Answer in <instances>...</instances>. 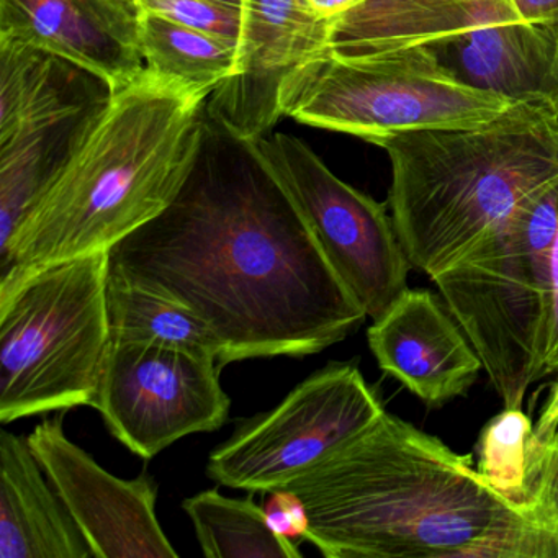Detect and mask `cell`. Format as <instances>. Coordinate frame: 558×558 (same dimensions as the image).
<instances>
[{
    "mask_svg": "<svg viewBox=\"0 0 558 558\" xmlns=\"http://www.w3.org/2000/svg\"><path fill=\"white\" fill-rule=\"evenodd\" d=\"M109 256L112 272L197 313L225 365L318 354L367 318L257 143L207 112L171 204Z\"/></svg>",
    "mask_w": 558,
    "mask_h": 558,
    "instance_id": "1",
    "label": "cell"
},
{
    "mask_svg": "<svg viewBox=\"0 0 558 558\" xmlns=\"http://www.w3.org/2000/svg\"><path fill=\"white\" fill-rule=\"evenodd\" d=\"M328 558H558V529L387 410L283 488Z\"/></svg>",
    "mask_w": 558,
    "mask_h": 558,
    "instance_id": "2",
    "label": "cell"
},
{
    "mask_svg": "<svg viewBox=\"0 0 558 558\" xmlns=\"http://www.w3.org/2000/svg\"><path fill=\"white\" fill-rule=\"evenodd\" d=\"M210 94L148 70L117 90L0 250V280L110 253L158 217L191 168Z\"/></svg>",
    "mask_w": 558,
    "mask_h": 558,
    "instance_id": "3",
    "label": "cell"
},
{
    "mask_svg": "<svg viewBox=\"0 0 558 558\" xmlns=\"http://www.w3.org/2000/svg\"><path fill=\"white\" fill-rule=\"evenodd\" d=\"M380 148L390 158L387 204L401 246L430 279L558 178V116L518 104L483 125L401 133Z\"/></svg>",
    "mask_w": 558,
    "mask_h": 558,
    "instance_id": "4",
    "label": "cell"
},
{
    "mask_svg": "<svg viewBox=\"0 0 558 558\" xmlns=\"http://www.w3.org/2000/svg\"><path fill=\"white\" fill-rule=\"evenodd\" d=\"M110 256L0 280V421L93 407L109 351Z\"/></svg>",
    "mask_w": 558,
    "mask_h": 558,
    "instance_id": "5",
    "label": "cell"
},
{
    "mask_svg": "<svg viewBox=\"0 0 558 558\" xmlns=\"http://www.w3.org/2000/svg\"><path fill=\"white\" fill-rule=\"evenodd\" d=\"M558 178L442 272L430 277L505 408H521L544 377L551 315V243Z\"/></svg>",
    "mask_w": 558,
    "mask_h": 558,
    "instance_id": "6",
    "label": "cell"
},
{
    "mask_svg": "<svg viewBox=\"0 0 558 558\" xmlns=\"http://www.w3.org/2000/svg\"><path fill=\"white\" fill-rule=\"evenodd\" d=\"M282 116L380 146L417 130L483 125L518 104L476 89L426 47L378 53L323 51L280 87Z\"/></svg>",
    "mask_w": 558,
    "mask_h": 558,
    "instance_id": "7",
    "label": "cell"
},
{
    "mask_svg": "<svg viewBox=\"0 0 558 558\" xmlns=\"http://www.w3.org/2000/svg\"><path fill=\"white\" fill-rule=\"evenodd\" d=\"M385 407L355 364L326 365L274 410L244 420L208 457L218 485L269 493L318 465L374 423Z\"/></svg>",
    "mask_w": 558,
    "mask_h": 558,
    "instance_id": "8",
    "label": "cell"
},
{
    "mask_svg": "<svg viewBox=\"0 0 558 558\" xmlns=\"http://www.w3.org/2000/svg\"><path fill=\"white\" fill-rule=\"evenodd\" d=\"M256 143L339 279L372 322L380 319L407 292L413 267L388 204L345 184L295 136L270 132Z\"/></svg>",
    "mask_w": 558,
    "mask_h": 558,
    "instance_id": "9",
    "label": "cell"
},
{
    "mask_svg": "<svg viewBox=\"0 0 558 558\" xmlns=\"http://www.w3.org/2000/svg\"><path fill=\"white\" fill-rule=\"evenodd\" d=\"M220 368L210 355L110 339L93 408L116 439L149 460L227 423L231 401Z\"/></svg>",
    "mask_w": 558,
    "mask_h": 558,
    "instance_id": "10",
    "label": "cell"
},
{
    "mask_svg": "<svg viewBox=\"0 0 558 558\" xmlns=\"http://www.w3.org/2000/svg\"><path fill=\"white\" fill-rule=\"evenodd\" d=\"M94 558H178L156 514L158 483L143 472L123 480L107 472L64 433L63 413L27 437Z\"/></svg>",
    "mask_w": 558,
    "mask_h": 558,
    "instance_id": "11",
    "label": "cell"
},
{
    "mask_svg": "<svg viewBox=\"0 0 558 558\" xmlns=\"http://www.w3.org/2000/svg\"><path fill=\"white\" fill-rule=\"evenodd\" d=\"M329 47L331 21L308 0H244L236 70L210 94L205 112L257 142L282 117L283 81Z\"/></svg>",
    "mask_w": 558,
    "mask_h": 558,
    "instance_id": "12",
    "label": "cell"
},
{
    "mask_svg": "<svg viewBox=\"0 0 558 558\" xmlns=\"http://www.w3.org/2000/svg\"><path fill=\"white\" fill-rule=\"evenodd\" d=\"M142 17L135 0H0V38L68 58L116 94L146 70Z\"/></svg>",
    "mask_w": 558,
    "mask_h": 558,
    "instance_id": "13",
    "label": "cell"
},
{
    "mask_svg": "<svg viewBox=\"0 0 558 558\" xmlns=\"http://www.w3.org/2000/svg\"><path fill=\"white\" fill-rule=\"evenodd\" d=\"M367 339L378 367L427 404L462 397L483 368L452 313L429 290L408 289Z\"/></svg>",
    "mask_w": 558,
    "mask_h": 558,
    "instance_id": "14",
    "label": "cell"
},
{
    "mask_svg": "<svg viewBox=\"0 0 558 558\" xmlns=\"http://www.w3.org/2000/svg\"><path fill=\"white\" fill-rule=\"evenodd\" d=\"M426 48L469 86L558 116V28L493 25Z\"/></svg>",
    "mask_w": 558,
    "mask_h": 558,
    "instance_id": "15",
    "label": "cell"
},
{
    "mask_svg": "<svg viewBox=\"0 0 558 558\" xmlns=\"http://www.w3.org/2000/svg\"><path fill=\"white\" fill-rule=\"evenodd\" d=\"M524 22L514 0H361L331 21L332 50L378 53Z\"/></svg>",
    "mask_w": 558,
    "mask_h": 558,
    "instance_id": "16",
    "label": "cell"
},
{
    "mask_svg": "<svg viewBox=\"0 0 558 558\" xmlns=\"http://www.w3.org/2000/svg\"><path fill=\"white\" fill-rule=\"evenodd\" d=\"M0 558H94L28 440L0 433Z\"/></svg>",
    "mask_w": 558,
    "mask_h": 558,
    "instance_id": "17",
    "label": "cell"
},
{
    "mask_svg": "<svg viewBox=\"0 0 558 558\" xmlns=\"http://www.w3.org/2000/svg\"><path fill=\"white\" fill-rule=\"evenodd\" d=\"M109 81L68 58L0 38V143L112 99Z\"/></svg>",
    "mask_w": 558,
    "mask_h": 558,
    "instance_id": "18",
    "label": "cell"
},
{
    "mask_svg": "<svg viewBox=\"0 0 558 558\" xmlns=\"http://www.w3.org/2000/svg\"><path fill=\"white\" fill-rule=\"evenodd\" d=\"M109 102L0 143V250L8 246L32 205L81 148Z\"/></svg>",
    "mask_w": 558,
    "mask_h": 558,
    "instance_id": "19",
    "label": "cell"
},
{
    "mask_svg": "<svg viewBox=\"0 0 558 558\" xmlns=\"http://www.w3.org/2000/svg\"><path fill=\"white\" fill-rule=\"evenodd\" d=\"M107 306L110 335L116 341L210 355L223 367V342L184 303L109 270Z\"/></svg>",
    "mask_w": 558,
    "mask_h": 558,
    "instance_id": "20",
    "label": "cell"
},
{
    "mask_svg": "<svg viewBox=\"0 0 558 558\" xmlns=\"http://www.w3.org/2000/svg\"><path fill=\"white\" fill-rule=\"evenodd\" d=\"M182 509L208 558H302L292 538L270 525L266 509L247 498H228L205 489L184 499Z\"/></svg>",
    "mask_w": 558,
    "mask_h": 558,
    "instance_id": "21",
    "label": "cell"
},
{
    "mask_svg": "<svg viewBox=\"0 0 558 558\" xmlns=\"http://www.w3.org/2000/svg\"><path fill=\"white\" fill-rule=\"evenodd\" d=\"M140 44L146 70L195 89L214 93L236 70V41L159 15L143 14Z\"/></svg>",
    "mask_w": 558,
    "mask_h": 558,
    "instance_id": "22",
    "label": "cell"
},
{
    "mask_svg": "<svg viewBox=\"0 0 558 558\" xmlns=\"http://www.w3.org/2000/svg\"><path fill=\"white\" fill-rule=\"evenodd\" d=\"M544 449L521 408H505L483 427L476 469L506 498L537 512Z\"/></svg>",
    "mask_w": 558,
    "mask_h": 558,
    "instance_id": "23",
    "label": "cell"
},
{
    "mask_svg": "<svg viewBox=\"0 0 558 558\" xmlns=\"http://www.w3.org/2000/svg\"><path fill=\"white\" fill-rule=\"evenodd\" d=\"M143 14L159 15L240 44L244 0H135Z\"/></svg>",
    "mask_w": 558,
    "mask_h": 558,
    "instance_id": "24",
    "label": "cell"
},
{
    "mask_svg": "<svg viewBox=\"0 0 558 558\" xmlns=\"http://www.w3.org/2000/svg\"><path fill=\"white\" fill-rule=\"evenodd\" d=\"M266 509L270 525L286 537H306L308 515L299 496L287 489H274L267 493Z\"/></svg>",
    "mask_w": 558,
    "mask_h": 558,
    "instance_id": "25",
    "label": "cell"
},
{
    "mask_svg": "<svg viewBox=\"0 0 558 558\" xmlns=\"http://www.w3.org/2000/svg\"><path fill=\"white\" fill-rule=\"evenodd\" d=\"M544 469L537 493V512L558 529V430L544 442Z\"/></svg>",
    "mask_w": 558,
    "mask_h": 558,
    "instance_id": "26",
    "label": "cell"
},
{
    "mask_svg": "<svg viewBox=\"0 0 558 558\" xmlns=\"http://www.w3.org/2000/svg\"><path fill=\"white\" fill-rule=\"evenodd\" d=\"M558 372V220L551 243V315L545 345L544 377Z\"/></svg>",
    "mask_w": 558,
    "mask_h": 558,
    "instance_id": "27",
    "label": "cell"
},
{
    "mask_svg": "<svg viewBox=\"0 0 558 558\" xmlns=\"http://www.w3.org/2000/svg\"><path fill=\"white\" fill-rule=\"evenodd\" d=\"M522 21L558 28V0H514Z\"/></svg>",
    "mask_w": 558,
    "mask_h": 558,
    "instance_id": "28",
    "label": "cell"
},
{
    "mask_svg": "<svg viewBox=\"0 0 558 558\" xmlns=\"http://www.w3.org/2000/svg\"><path fill=\"white\" fill-rule=\"evenodd\" d=\"M535 437L541 442H547L558 430V380L551 385L550 393L542 408L541 416L534 424Z\"/></svg>",
    "mask_w": 558,
    "mask_h": 558,
    "instance_id": "29",
    "label": "cell"
},
{
    "mask_svg": "<svg viewBox=\"0 0 558 558\" xmlns=\"http://www.w3.org/2000/svg\"><path fill=\"white\" fill-rule=\"evenodd\" d=\"M361 0H308V4L318 12L322 17L335 21L339 15L348 12L349 9L357 5Z\"/></svg>",
    "mask_w": 558,
    "mask_h": 558,
    "instance_id": "30",
    "label": "cell"
}]
</instances>
